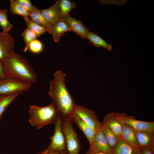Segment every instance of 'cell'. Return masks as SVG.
I'll return each mask as SVG.
<instances>
[{
  "label": "cell",
  "mask_w": 154,
  "mask_h": 154,
  "mask_svg": "<svg viewBox=\"0 0 154 154\" xmlns=\"http://www.w3.org/2000/svg\"><path fill=\"white\" fill-rule=\"evenodd\" d=\"M66 74L61 70L56 71L50 83L48 94L62 119H71L77 106L67 90L65 84Z\"/></svg>",
  "instance_id": "1"
},
{
  "label": "cell",
  "mask_w": 154,
  "mask_h": 154,
  "mask_svg": "<svg viewBox=\"0 0 154 154\" xmlns=\"http://www.w3.org/2000/svg\"><path fill=\"white\" fill-rule=\"evenodd\" d=\"M0 62L5 77L32 84L37 81V74L31 64L20 54L15 52Z\"/></svg>",
  "instance_id": "2"
},
{
  "label": "cell",
  "mask_w": 154,
  "mask_h": 154,
  "mask_svg": "<svg viewBox=\"0 0 154 154\" xmlns=\"http://www.w3.org/2000/svg\"><path fill=\"white\" fill-rule=\"evenodd\" d=\"M29 121L31 124L39 129L48 124L54 123L60 117L52 103L44 107L31 105L29 108Z\"/></svg>",
  "instance_id": "3"
},
{
  "label": "cell",
  "mask_w": 154,
  "mask_h": 154,
  "mask_svg": "<svg viewBox=\"0 0 154 154\" xmlns=\"http://www.w3.org/2000/svg\"><path fill=\"white\" fill-rule=\"evenodd\" d=\"M62 131L69 154H79L81 145L71 119H62Z\"/></svg>",
  "instance_id": "4"
},
{
  "label": "cell",
  "mask_w": 154,
  "mask_h": 154,
  "mask_svg": "<svg viewBox=\"0 0 154 154\" xmlns=\"http://www.w3.org/2000/svg\"><path fill=\"white\" fill-rule=\"evenodd\" d=\"M32 84L8 77L0 79V96L23 93L29 90Z\"/></svg>",
  "instance_id": "5"
},
{
  "label": "cell",
  "mask_w": 154,
  "mask_h": 154,
  "mask_svg": "<svg viewBox=\"0 0 154 154\" xmlns=\"http://www.w3.org/2000/svg\"><path fill=\"white\" fill-rule=\"evenodd\" d=\"M74 113L91 127L96 133L101 130L102 123L98 119L95 112L81 105H77Z\"/></svg>",
  "instance_id": "6"
},
{
  "label": "cell",
  "mask_w": 154,
  "mask_h": 154,
  "mask_svg": "<svg viewBox=\"0 0 154 154\" xmlns=\"http://www.w3.org/2000/svg\"><path fill=\"white\" fill-rule=\"evenodd\" d=\"M54 124V133L51 137L50 144L47 148L48 152H60L66 149L65 138L62 129V119L60 117L58 118Z\"/></svg>",
  "instance_id": "7"
},
{
  "label": "cell",
  "mask_w": 154,
  "mask_h": 154,
  "mask_svg": "<svg viewBox=\"0 0 154 154\" xmlns=\"http://www.w3.org/2000/svg\"><path fill=\"white\" fill-rule=\"evenodd\" d=\"M119 119L133 129L137 131H154V122H148L138 120L133 116L124 113H115Z\"/></svg>",
  "instance_id": "8"
},
{
  "label": "cell",
  "mask_w": 154,
  "mask_h": 154,
  "mask_svg": "<svg viewBox=\"0 0 154 154\" xmlns=\"http://www.w3.org/2000/svg\"><path fill=\"white\" fill-rule=\"evenodd\" d=\"M14 40L9 33L0 32V61L15 53Z\"/></svg>",
  "instance_id": "9"
},
{
  "label": "cell",
  "mask_w": 154,
  "mask_h": 154,
  "mask_svg": "<svg viewBox=\"0 0 154 154\" xmlns=\"http://www.w3.org/2000/svg\"><path fill=\"white\" fill-rule=\"evenodd\" d=\"M89 149L94 152L112 154V150L101 130L96 133L94 141L90 145Z\"/></svg>",
  "instance_id": "10"
},
{
  "label": "cell",
  "mask_w": 154,
  "mask_h": 154,
  "mask_svg": "<svg viewBox=\"0 0 154 154\" xmlns=\"http://www.w3.org/2000/svg\"><path fill=\"white\" fill-rule=\"evenodd\" d=\"M133 130L139 147H149L154 148V131Z\"/></svg>",
  "instance_id": "11"
},
{
  "label": "cell",
  "mask_w": 154,
  "mask_h": 154,
  "mask_svg": "<svg viewBox=\"0 0 154 154\" xmlns=\"http://www.w3.org/2000/svg\"><path fill=\"white\" fill-rule=\"evenodd\" d=\"M103 123L118 136H121L123 123L117 117L115 113L108 114L104 117Z\"/></svg>",
  "instance_id": "12"
},
{
  "label": "cell",
  "mask_w": 154,
  "mask_h": 154,
  "mask_svg": "<svg viewBox=\"0 0 154 154\" xmlns=\"http://www.w3.org/2000/svg\"><path fill=\"white\" fill-rule=\"evenodd\" d=\"M73 31L72 28L64 18H61L55 24L53 25L50 34L52 36L54 41L58 42L60 37L66 32Z\"/></svg>",
  "instance_id": "13"
},
{
  "label": "cell",
  "mask_w": 154,
  "mask_h": 154,
  "mask_svg": "<svg viewBox=\"0 0 154 154\" xmlns=\"http://www.w3.org/2000/svg\"><path fill=\"white\" fill-rule=\"evenodd\" d=\"M69 24L72 30L82 39L86 38L88 33L89 31V29L83 24L80 20L75 18H72L69 15L64 18Z\"/></svg>",
  "instance_id": "14"
},
{
  "label": "cell",
  "mask_w": 154,
  "mask_h": 154,
  "mask_svg": "<svg viewBox=\"0 0 154 154\" xmlns=\"http://www.w3.org/2000/svg\"><path fill=\"white\" fill-rule=\"evenodd\" d=\"M40 12L44 19L52 25L56 23L61 18L60 12L57 1L49 8L40 10Z\"/></svg>",
  "instance_id": "15"
},
{
  "label": "cell",
  "mask_w": 154,
  "mask_h": 154,
  "mask_svg": "<svg viewBox=\"0 0 154 154\" xmlns=\"http://www.w3.org/2000/svg\"><path fill=\"white\" fill-rule=\"evenodd\" d=\"M79 128L83 132L88 140L90 144L92 143L96 133L86 123L78 116L74 113L71 118Z\"/></svg>",
  "instance_id": "16"
},
{
  "label": "cell",
  "mask_w": 154,
  "mask_h": 154,
  "mask_svg": "<svg viewBox=\"0 0 154 154\" xmlns=\"http://www.w3.org/2000/svg\"><path fill=\"white\" fill-rule=\"evenodd\" d=\"M112 154H140V148L126 143L120 137L118 143L112 149Z\"/></svg>",
  "instance_id": "17"
},
{
  "label": "cell",
  "mask_w": 154,
  "mask_h": 154,
  "mask_svg": "<svg viewBox=\"0 0 154 154\" xmlns=\"http://www.w3.org/2000/svg\"><path fill=\"white\" fill-rule=\"evenodd\" d=\"M29 17L34 22L45 28L50 33L53 25L46 21L42 15L40 10L34 6L33 10L29 12Z\"/></svg>",
  "instance_id": "18"
},
{
  "label": "cell",
  "mask_w": 154,
  "mask_h": 154,
  "mask_svg": "<svg viewBox=\"0 0 154 154\" xmlns=\"http://www.w3.org/2000/svg\"><path fill=\"white\" fill-rule=\"evenodd\" d=\"M120 137L126 143L133 146L139 147L133 130L123 123L122 133Z\"/></svg>",
  "instance_id": "19"
},
{
  "label": "cell",
  "mask_w": 154,
  "mask_h": 154,
  "mask_svg": "<svg viewBox=\"0 0 154 154\" xmlns=\"http://www.w3.org/2000/svg\"><path fill=\"white\" fill-rule=\"evenodd\" d=\"M87 38L93 44L97 47H102L109 50L112 49L111 44L108 43L101 37L93 32L89 31L87 35Z\"/></svg>",
  "instance_id": "20"
},
{
  "label": "cell",
  "mask_w": 154,
  "mask_h": 154,
  "mask_svg": "<svg viewBox=\"0 0 154 154\" xmlns=\"http://www.w3.org/2000/svg\"><path fill=\"white\" fill-rule=\"evenodd\" d=\"M101 130L109 145L112 150L118 143L120 137L117 135L103 123Z\"/></svg>",
  "instance_id": "21"
},
{
  "label": "cell",
  "mask_w": 154,
  "mask_h": 154,
  "mask_svg": "<svg viewBox=\"0 0 154 154\" xmlns=\"http://www.w3.org/2000/svg\"><path fill=\"white\" fill-rule=\"evenodd\" d=\"M22 93L19 92L9 95L0 96V120L9 104Z\"/></svg>",
  "instance_id": "22"
},
{
  "label": "cell",
  "mask_w": 154,
  "mask_h": 154,
  "mask_svg": "<svg viewBox=\"0 0 154 154\" xmlns=\"http://www.w3.org/2000/svg\"><path fill=\"white\" fill-rule=\"evenodd\" d=\"M60 12L61 18H64L69 14L70 11L76 7L74 3L69 0L57 1Z\"/></svg>",
  "instance_id": "23"
},
{
  "label": "cell",
  "mask_w": 154,
  "mask_h": 154,
  "mask_svg": "<svg viewBox=\"0 0 154 154\" xmlns=\"http://www.w3.org/2000/svg\"><path fill=\"white\" fill-rule=\"evenodd\" d=\"M7 13L6 8L0 10V26L3 32L9 33L13 27V25L9 21Z\"/></svg>",
  "instance_id": "24"
},
{
  "label": "cell",
  "mask_w": 154,
  "mask_h": 154,
  "mask_svg": "<svg viewBox=\"0 0 154 154\" xmlns=\"http://www.w3.org/2000/svg\"><path fill=\"white\" fill-rule=\"evenodd\" d=\"M23 18L27 25V28L33 31L38 37L46 31L45 28L34 22L29 17Z\"/></svg>",
  "instance_id": "25"
},
{
  "label": "cell",
  "mask_w": 154,
  "mask_h": 154,
  "mask_svg": "<svg viewBox=\"0 0 154 154\" xmlns=\"http://www.w3.org/2000/svg\"><path fill=\"white\" fill-rule=\"evenodd\" d=\"M10 11L12 14L18 15L23 18L29 17V13L16 1H10Z\"/></svg>",
  "instance_id": "26"
},
{
  "label": "cell",
  "mask_w": 154,
  "mask_h": 154,
  "mask_svg": "<svg viewBox=\"0 0 154 154\" xmlns=\"http://www.w3.org/2000/svg\"><path fill=\"white\" fill-rule=\"evenodd\" d=\"M21 36L23 38L25 44L24 49L25 52H27L28 50L30 43L38 37L33 31L27 28L22 33Z\"/></svg>",
  "instance_id": "27"
},
{
  "label": "cell",
  "mask_w": 154,
  "mask_h": 154,
  "mask_svg": "<svg viewBox=\"0 0 154 154\" xmlns=\"http://www.w3.org/2000/svg\"><path fill=\"white\" fill-rule=\"evenodd\" d=\"M28 49L33 53H39L43 50V45L40 41L36 39L30 43Z\"/></svg>",
  "instance_id": "28"
},
{
  "label": "cell",
  "mask_w": 154,
  "mask_h": 154,
  "mask_svg": "<svg viewBox=\"0 0 154 154\" xmlns=\"http://www.w3.org/2000/svg\"><path fill=\"white\" fill-rule=\"evenodd\" d=\"M16 1L27 12H30L33 10L34 6L30 0H16Z\"/></svg>",
  "instance_id": "29"
},
{
  "label": "cell",
  "mask_w": 154,
  "mask_h": 154,
  "mask_svg": "<svg viewBox=\"0 0 154 154\" xmlns=\"http://www.w3.org/2000/svg\"><path fill=\"white\" fill-rule=\"evenodd\" d=\"M140 148V154H154V148L149 147Z\"/></svg>",
  "instance_id": "30"
},
{
  "label": "cell",
  "mask_w": 154,
  "mask_h": 154,
  "mask_svg": "<svg viewBox=\"0 0 154 154\" xmlns=\"http://www.w3.org/2000/svg\"><path fill=\"white\" fill-rule=\"evenodd\" d=\"M6 78L5 76L3 68L0 61V79H4Z\"/></svg>",
  "instance_id": "31"
},
{
  "label": "cell",
  "mask_w": 154,
  "mask_h": 154,
  "mask_svg": "<svg viewBox=\"0 0 154 154\" xmlns=\"http://www.w3.org/2000/svg\"><path fill=\"white\" fill-rule=\"evenodd\" d=\"M85 154H110L105 153L96 152L91 151L88 149L86 152Z\"/></svg>",
  "instance_id": "32"
},
{
  "label": "cell",
  "mask_w": 154,
  "mask_h": 154,
  "mask_svg": "<svg viewBox=\"0 0 154 154\" xmlns=\"http://www.w3.org/2000/svg\"><path fill=\"white\" fill-rule=\"evenodd\" d=\"M60 152L53 151L48 152L47 154H59Z\"/></svg>",
  "instance_id": "33"
},
{
  "label": "cell",
  "mask_w": 154,
  "mask_h": 154,
  "mask_svg": "<svg viewBox=\"0 0 154 154\" xmlns=\"http://www.w3.org/2000/svg\"><path fill=\"white\" fill-rule=\"evenodd\" d=\"M48 152V150L46 148L45 150H44V151L37 154H47Z\"/></svg>",
  "instance_id": "34"
},
{
  "label": "cell",
  "mask_w": 154,
  "mask_h": 154,
  "mask_svg": "<svg viewBox=\"0 0 154 154\" xmlns=\"http://www.w3.org/2000/svg\"><path fill=\"white\" fill-rule=\"evenodd\" d=\"M59 154H69L66 149L61 151L60 152Z\"/></svg>",
  "instance_id": "35"
},
{
  "label": "cell",
  "mask_w": 154,
  "mask_h": 154,
  "mask_svg": "<svg viewBox=\"0 0 154 154\" xmlns=\"http://www.w3.org/2000/svg\"><path fill=\"white\" fill-rule=\"evenodd\" d=\"M1 9V7H0V10Z\"/></svg>",
  "instance_id": "36"
}]
</instances>
